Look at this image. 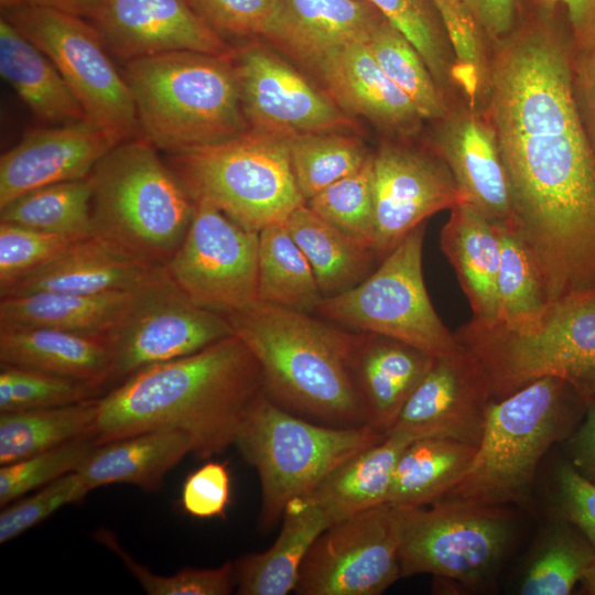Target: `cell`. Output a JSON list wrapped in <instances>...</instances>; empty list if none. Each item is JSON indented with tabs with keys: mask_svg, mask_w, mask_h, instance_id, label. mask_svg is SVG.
<instances>
[{
	"mask_svg": "<svg viewBox=\"0 0 595 595\" xmlns=\"http://www.w3.org/2000/svg\"><path fill=\"white\" fill-rule=\"evenodd\" d=\"M230 497V477L225 463L210 461L185 479L181 505L195 518L225 516Z\"/></svg>",
	"mask_w": 595,
	"mask_h": 595,
	"instance_id": "f907efd6",
	"label": "cell"
},
{
	"mask_svg": "<svg viewBox=\"0 0 595 595\" xmlns=\"http://www.w3.org/2000/svg\"><path fill=\"white\" fill-rule=\"evenodd\" d=\"M359 333L354 380L366 423L387 434L435 357L396 338Z\"/></svg>",
	"mask_w": 595,
	"mask_h": 595,
	"instance_id": "d4e9b609",
	"label": "cell"
},
{
	"mask_svg": "<svg viewBox=\"0 0 595 595\" xmlns=\"http://www.w3.org/2000/svg\"><path fill=\"white\" fill-rule=\"evenodd\" d=\"M0 74L40 120L52 126L87 120L52 61L3 17Z\"/></svg>",
	"mask_w": 595,
	"mask_h": 595,
	"instance_id": "4dcf8cb0",
	"label": "cell"
},
{
	"mask_svg": "<svg viewBox=\"0 0 595 595\" xmlns=\"http://www.w3.org/2000/svg\"><path fill=\"white\" fill-rule=\"evenodd\" d=\"M547 11L565 8L571 26V40L576 53L595 43V0H536Z\"/></svg>",
	"mask_w": 595,
	"mask_h": 595,
	"instance_id": "db71d44e",
	"label": "cell"
},
{
	"mask_svg": "<svg viewBox=\"0 0 595 595\" xmlns=\"http://www.w3.org/2000/svg\"><path fill=\"white\" fill-rule=\"evenodd\" d=\"M100 390L75 379L1 365L0 412L46 409L95 398Z\"/></svg>",
	"mask_w": 595,
	"mask_h": 595,
	"instance_id": "ee69618b",
	"label": "cell"
},
{
	"mask_svg": "<svg viewBox=\"0 0 595 595\" xmlns=\"http://www.w3.org/2000/svg\"><path fill=\"white\" fill-rule=\"evenodd\" d=\"M383 19L368 0H279L266 37L314 68L331 53L367 42Z\"/></svg>",
	"mask_w": 595,
	"mask_h": 595,
	"instance_id": "7402d4cb",
	"label": "cell"
},
{
	"mask_svg": "<svg viewBox=\"0 0 595 595\" xmlns=\"http://www.w3.org/2000/svg\"><path fill=\"white\" fill-rule=\"evenodd\" d=\"M95 538L121 559L123 565L150 595H228L236 589L234 563L213 569H183L172 575H156L138 563L108 529Z\"/></svg>",
	"mask_w": 595,
	"mask_h": 595,
	"instance_id": "bcb514c9",
	"label": "cell"
},
{
	"mask_svg": "<svg viewBox=\"0 0 595 595\" xmlns=\"http://www.w3.org/2000/svg\"><path fill=\"white\" fill-rule=\"evenodd\" d=\"M258 301L306 312L316 311L323 294L313 269L284 223L259 231Z\"/></svg>",
	"mask_w": 595,
	"mask_h": 595,
	"instance_id": "d590c367",
	"label": "cell"
},
{
	"mask_svg": "<svg viewBox=\"0 0 595 595\" xmlns=\"http://www.w3.org/2000/svg\"><path fill=\"white\" fill-rule=\"evenodd\" d=\"M367 44L382 71L412 100L423 119L441 120L448 113L444 90L397 28L383 19Z\"/></svg>",
	"mask_w": 595,
	"mask_h": 595,
	"instance_id": "ab89813d",
	"label": "cell"
},
{
	"mask_svg": "<svg viewBox=\"0 0 595 595\" xmlns=\"http://www.w3.org/2000/svg\"><path fill=\"white\" fill-rule=\"evenodd\" d=\"M150 268L91 235L78 239L45 264L18 279L0 298L33 293L101 294L129 291Z\"/></svg>",
	"mask_w": 595,
	"mask_h": 595,
	"instance_id": "cb8c5ba5",
	"label": "cell"
},
{
	"mask_svg": "<svg viewBox=\"0 0 595 595\" xmlns=\"http://www.w3.org/2000/svg\"><path fill=\"white\" fill-rule=\"evenodd\" d=\"M314 69L343 110L394 133L411 134L420 128L423 117L382 71L367 42L331 53Z\"/></svg>",
	"mask_w": 595,
	"mask_h": 595,
	"instance_id": "603a6c76",
	"label": "cell"
},
{
	"mask_svg": "<svg viewBox=\"0 0 595 595\" xmlns=\"http://www.w3.org/2000/svg\"><path fill=\"white\" fill-rule=\"evenodd\" d=\"M554 502L560 518L577 527L595 547V484L564 461L554 475Z\"/></svg>",
	"mask_w": 595,
	"mask_h": 595,
	"instance_id": "816d5d0a",
	"label": "cell"
},
{
	"mask_svg": "<svg viewBox=\"0 0 595 595\" xmlns=\"http://www.w3.org/2000/svg\"><path fill=\"white\" fill-rule=\"evenodd\" d=\"M570 463L595 484V399L588 404L584 418L565 440Z\"/></svg>",
	"mask_w": 595,
	"mask_h": 595,
	"instance_id": "11a10c76",
	"label": "cell"
},
{
	"mask_svg": "<svg viewBox=\"0 0 595 595\" xmlns=\"http://www.w3.org/2000/svg\"><path fill=\"white\" fill-rule=\"evenodd\" d=\"M386 435L369 424L314 422L280 407L267 394L261 397L235 444L259 476L260 528L271 530L291 501L306 496L333 469Z\"/></svg>",
	"mask_w": 595,
	"mask_h": 595,
	"instance_id": "9c48e42d",
	"label": "cell"
},
{
	"mask_svg": "<svg viewBox=\"0 0 595 595\" xmlns=\"http://www.w3.org/2000/svg\"><path fill=\"white\" fill-rule=\"evenodd\" d=\"M414 440L408 434L388 433L342 463L299 499L321 507L333 522L387 504L396 464Z\"/></svg>",
	"mask_w": 595,
	"mask_h": 595,
	"instance_id": "f546056e",
	"label": "cell"
},
{
	"mask_svg": "<svg viewBox=\"0 0 595 595\" xmlns=\"http://www.w3.org/2000/svg\"><path fill=\"white\" fill-rule=\"evenodd\" d=\"M264 394L257 359L231 334L193 354L143 368L98 398L93 437L101 445L175 429L191 437L193 454L210 458L236 444Z\"/></svg>",
	"mask_w": 595,
	"mask_h": 595,
	"instance_id": "7a4b0ae2",
	"label": "cell"
},
{
	"mask_svg": "<svg viewBox=\"0 0 595 595\" xmlns=\"http://www.w3.org/2000/svg\"><path fill=\"white\" fill-rule=\"evenodd\" d=\"M3 18L52 61L87 120L122 141L141 136L130 88L93 23L72 13L29 4L4 10Z\"/></svg>",
	"mask_w": 595,
	"mask_h": 595,
	"instance_id": "7c38bea8",
	"label": "cell"
},
{
	"mask_svg": "<svg viewBox=\"0 0 595 595\" xmlns=\"http://www.w3.org/2000/svg\"><path fill=\"white\" fill-rule=\"evenodd\" d=\"M140 132L166 153L217 143L248 129L229 57L178 51L125 62Z\"/></svg>",
	"mask_w": 595,
	"mask_h": 595,
	"instance_id": "8992f818",
	"label": "cell"
},
{
	"mask_svg": "<svg viewBox=\"0 0 595 595\" xmlns=\"http://www.w3.org/2000/svg\"><path fill=\"white\" fill-rule=\"evenodd\" d=\"M131 290L101 294L33 293L0 299V326L45 327L106 337L130 300Z\"/></svg>",
	"mask_w": 595,
	"mask_h": 595,
	"instance_id": "d6a6232c",
	"label": "cell"
},
{
	"mask_svg": "<svg viewBox=\"0 0 595 595\" xmlns=\"http://www.w3.org/2000/svg\"><path fill=\"white\" fill-rule=\"evenodd\" d=\"M425 223L408 234L357 285L323 296L316 311L331 322L399 339L442 357L461 349L433 307L423 278Z\"/></svg>",
	"mask_w": 595,
	"mask_h": 595,
	"instance_id": "30bf717a",
	"label": "cell"
},
{
	"mask_svg": "<svg viewBox=\"0 0 595 595\" xmlns=\"http://www.w3.org/2000/svg\"><path fill=\"white\" fill-rule=\"evenodd\" d=\"M227 318L257 359L273 402L327 425L367 424L351 370L360 333L261 301Z\"/></svg>",
	"mask_w": 595,
	"mask_h": 595,
	"instance_id": "3957f363",
	"label": "cell"
},
{
	"mask_svg": "<svg viewBox=\"0 0 595 595\" xmlns=\"http://www.w3.org/2000/svg\"><path fill=\"white\" fill-rule=\"evenodd\" d=\"M470 107L441 119L435 154L454 176L466 203L495 224H512L511 193L498 142L488 119Z\"/></svg>",
	"mask_w": 595,
	"mask_h": 595,
	"instance_id": "44dd1931",
	"label": "cell"
},
{
	"mask_svg": "<svg viewBox=\"0 0 595 595\" xmlns=\"http://www.w3.org/2000/svg\"><path fill=\"white\" fill-rule=\"evenodd\" d=\"M101 0H22L23 6L51 8L90 19Z\"/></svg>",
	"mask_w": 595,
	"mask_h": 595,
	"instance_id": "6f0895ef",
	"label": "cell"
},
{
	"mask_svg": "<svg viewBox=\"0 0 595 595\" xmlns=\"http://www.w3.org/2000/svg\"><path fill=\"white\" fill-rule=\"evenodd\" d=\"M87 494L78 473L74 472L12 501L0 513V543L15 539L62 507L83 500Z\"/></svg>",
	"mask_w": 595,
	"mask_h": 595,
	"instance_id": "c3c4849f",
	"label": "cell"
},
{
	"mask_svg": "<svg viewBox=\"0 0 595 595\" xmlns=\"http://www.w3.org/2000/svg\"><path fill=\"white\" fill-rule=\"evenodd\" d=\"M572 47L551 17L524 22L498 41L485 95L512 225L550 299L595 291V150L574 101Z\"/></svg>",
	"mask_w": 595,
	"mask_h": 595,
	"instance_id": "6da1fadb",
	"label": "cell"
},
{
	"mask_svg": "<svg viewBox=\"0 0 595 595\" xmlns=\"http://www.w3.org/2000/svg\"><path fill=\"white\" fill-rule=\"evenodd\" d=\"M372 156L358 170L332 183L305 203L321 217L374 246Z\"/></svg>",
	"mask_w": 595,
	"mask_h": 595,
	"instance_id": "7bdbcfd3",
	"label": "cell"
},
{
	"mask_svg": "<svg viewBox=\"0 0 595 595\" xmlns=\"http://www.w3.org/2000/svg\"><path fill=\"white\" fill-rule=\"evenodd\" d=\"M194 202L188 230L164 269L193 303L227 317L258 301L259 232L207 201Z\"/></svg>",
	"mask_w": 595,
	"mask_h": 595,
	"instance_id": "5bb4252c",
	"label": "cell"
},
{
	"mask_svg": "<svg viewBox=\"0 0 595 595\" xmlns=\"http://www.w3.org/2000/svg\"><path fill=\"white\" fill-rule=\"evenodd\" d=\"M402 577L396 509L389 504L332 522L309 550L299 595H379Z\"/></svg>",
	"mask_w": 595,
	"mask_h": 595,
	"instance_id": "9a60e30c",
	"label": "cell"
},
{
	"mask_svg": "<svg viewBox=\"0 0 595 595\" xmlns=\"http://www.w3.org/2000/svg\"><path fill=\"white\" fill-rule=\"evenodd\" d=\"M121 141L89 120L29 132L0 158V207L34 188L88 177Z\"/></svg>",
	"mask_w": 595,
	"mask_h": 595,
	"instance_id": "ffe728a7",
	"label": "cell"
},
{
	"mask_svg": "<svg viewBox=\"0 0 595 595\" xmlns=\"http://www.w3.org/2000/svg\"><path fill=\"white\" fill-rule=\"evenodd\" d=\"M374 247L382 260L433 214L465 203L454 176L436 154L385 143L372 156Z\"/></svg>",
	"mask_w": 595,
	"mask_h": 595,
	"instance_id": "e0dca14e",
	"label": "cell"
},
{
	"mask_svg": "<svg viewBox=\"0 0 595 595\" xmlns=\"http://www.w3.org/2000/svg\"><path fill=\"white\" fill-rule=\"evenodd\" d=\"M496 225L500 240L497 323L511 331H523L541 318L550 302L531 255L515 226L511 223Z\"/></svg>",
	"mask_w": 595,
	"mask_h": 595,
	"instance_id": "74e56055",
	"label": "cell"
},
{
	"mask_svg": "<svg viewBox=\"0 0 595 595\" xmlns=\"http://www.w3.org/2000/svg\"><path fill=\"white\" fill-rule=\"evenodd\" d=\"M284 224L309 260L323 296L357 285L381 261L370 242L329 223L306 203Z\"/></svg>",
	"mask_w": 595,
	"mask_h": 595,
	"instance_id": "1f68e13d",
	"label": "cell"
},
{
	"mask_svg": "<svg viewBox=\"0 0 595 595\" xmlns=\"http://www.w3.org/2000/svg\"><path fill=\"white\" fill-rule=\"evenodd\" d=\"M467 7L482 31L499 41L513 29L516 0H466Z\"/></svg>",
	"mask_w": 595,
	"mask_h": 595,
	"instance_id": "9f6ffc18",
	"label": "cell"
},
{
	"mask_svg": "<svg viewBox=\"0 0 595 595\" xmlns=\"http://www.w3.org/2000/svg\"><path fill=\"white\" fill-rule=\"evenodd\" d=\"M415 47L437 85L454 80L455 55L433 0H368Z\"/></svg>",
	"mask_w": 595,
	"mask_h": 595,
	"instance_id": "b9f144b4",
	"label": "cell"
},
{
	"mask_svg": "<svg viewBox=\"0 0 595 595\" xmlns=\"http://www.w3.org/2000/svg\"><path fill=\"white\" fill-rule=\"evenodd\" d=\"M97 446L93 436H84L26 458L1 465V507L67 474L78 472Z\"/></svg>",
	"mask_w": 595,
	"mask_h": 595,
	"instance_id": "f6af8a7d",
	"label": "cell"
},
{
	"mask_svg": "<svg viewBox=\"0 0 595 595\" xmlns=\"http://www.w3.org/2000/svg\"><path fill=\"white\" fill-rule=\"evenodd\" d=\"M0 364L87 382L110 385L112 356L106 337L45 327L0 326Z\"/></svg>",
	"mask_w": 595,
	"mask_h": 595,
	"instance_id": "484cf974",
	"label": "cell"
},
{
	"mask_svg": "<svg viewBox=\"0 0 595 595\" xmlns=\"http://www.w3.org/2000/svg\"><path fill=\"white\" fill-rule=\"evenodd\" d=\"M188 453H193V443L186 433L151 430L98 445L77 473L87 493L111 484L154 491Z\"/></svg>",
	"mask_w": 595,
	"mask_h": 595,
	"instance_id": "83f0119b",
	"label": "cell"
},
{
	"mask_svg": "<svg viewBox=\"0 0 595 595\" xmlns=\"http://www.w3.org/2000/svg\"><path fill=\"white\" fill-rule=\"evenodd\" d=\"M98 398L62 407L0 412V465L93 436Z\"/></svg>",
	"mask_w": 595,
	"mask_h": 595,
	"instance_id": "e575fe53",
	"label": "cell"
},
{
	"mask_svg": "<svg viewBox=\"0 0 595 595\" xmlns=\"http://www.w3.org/2000/svg\"><path fill=\"white\" fill-rule=\"evenodd\" d=\"M89 20L125 62L178 51L232 53L190 0H101Z\"/></svg>",
	"mask_w": 595,
	"mask_h": 595,
	"instance_id": "d6986e66",
	"label": "cell"
},
{
	"mask_svg": "<svg viewBox=\"0 0 595 595\" xmlns=\"http://www.w3.org/2000/svg\"><path fill=\"white\" fill-rule=\"evenodd\" d=\"M317 505L291 501L282 527L266 551L240 556L234 562L239 595H286L295 589L303 561L317 537L332 523Z\"/></svg>",
	"mask_w": 595,
	"mask_h": 595,
	"instance_id": "f1b7e54d",
	"label": "cell"
},
{
	"mask_svg": "<svg viewBox=\"0 0 595 595\" xmlns=\"http://www.w3.org/2000/svg\"><path fill=\"white\" fill-rule=\"evenodd\" d=\"M93 235L130 258L161 268L181 246L195 202L142 136L123 140L88 175Z\"/></svg>",
	"mask_w": 595,
	"mask_h": 595,
	"instance_id": "5b68a950",
	"label": "cell"
},
{
	"mask_svg": "<svg viewBox=\"0 0 595 595\" xmlns=\"http://www.w3.org/2000/svg\"><path fill=\"white\" fill-rule=\"evenodd\" d=\"M455 335L479 363L494 400L544 377L565 380L588 404L595 399V291L550 302L523 331L470 320Z\"/></svg>",
	"mask_w": 595,
	"mask_h": 595,
	"instance_id": "52a82bcc",
	"label": "cell"
},
{
	"mask_svg": "<svg viewBox=\"0 0 595 595\" xmlns=\"http://www.w3.org/2000/svg\"><path fill=\"white\" fill-rule=\"evenodd\" d=\"M439 13L446 10H469L466 0H433Z\"/></svg>",
	"mask_w": 595,
	"mask_h": 595,
	"instance_id": "680465c9",
	"label": "cell"
},
{
	"mask_svg": "<svg viewBox=\"0 0 595 595\" xmlns=\"http://www.w3.org/2000/svg\"><path fill=\"white\" fill-rule=\"evenodd\" d=\"M90 195L88 177L41 186L0 207V221L86 238L93 235Z\"/></svg>",
	"mask_w": 595,
	"mask_h": 595,
	"instance_id": "8d00e7d4",
	"label": "cell"
},
{
	"mask_svg": "<svg viewBox=\"0 0 595 595\" xmlns=\"http://www.w3.org/2000/svg\"><path fill=\"white\" fill-rule=\"evenodd\" d=\"M440 247L469 302L472 318L484 324L497 322L500 263L497 225L470 204L461 203L451 209L441 229Z\"/></svg>",
	"mask_w": 595,
	"mask_h": 595,
	"instance_id": "4316f807",
	"label": "cell"
},
{
	"mask_svg": "<svg viewBox=\"0 0 595 595\" xmlns=\"http://www.w3.org/2000/svg\"><path fill=\"white\" fill-rule=\"evenodd\" d=\"M78 239L0 221V292Z\"/></svg>",
	"mask_w": 595,
	"mask_h": 595,
	"instance_id": "7dc6e473",
	"label": "cell"
},
{
	"mask_svg": "<svg viewBox=\"0 0 595 595\" xmlns=\"http://www.w3.org/2000/svg\"><path fill=\"white\" fill-rule=\"evenodd\" d=\"M289 147L295 182L305 202L358 170L371 155L359 139L340 131L299 134L290 138Z\"/></svg>",
	"mask_w": 595,
	"mask_h": 595,
	"instance_id": "60d3db41",
	"label": "cell"
},
{
	"mask_svg": "<svg viewBox=\"0 0 595 595\" xmlns=\"http://www.w3.org/2000/svg\"><path fill=\"white\" fill-rule=\"evenodd\" d=\"M595 561V547L573 523H552L521 580L523 595H567Z\"/></svg>",
	"mask_w": 595,
	"mask_h": 595,
	"instance_id": "f35d334b",
	"label": "cell"
},
{
	"mask_svg": "<svg viewBox=\"0 0 595 595\" xmlns=\"http://www.w3.org/2000/svg\"><path fill=\"white\" fill-rule=\"evenodd\" d=\"M580 583L582 584V593L595 595V561L586 571Z\"/></svg>",
	"mask_w": 595,
	"mask_h": 595,
	"instance_id": "91938a15",
	"label": "cell"
},
{
	"mask_svg": "<svg viewBox=\"0 0 595 595\" xmlns=\"http://www.w3.org/2000/svg\"><path fill=\"white\" fill-rule=\"evenodd\" d=\"M493 400L484 370L461 346L434 358L387 434L445 437L478 446Z\"/></svg>",
	"mask_w": 595,
	"mask_h": 595,
	"instance_id": "ac0fdd59",
	"label": "cell"
},
{
	"mask_svg": "<svg viewBox=\"0 0 595 595\" xmlns=\"http://www.w3.org/2000/svg\"><path fill=\"white\" fill-rule=\"evenodd\" d=\"M231 334L225 315L193 303L164 267L155 268L131 290L125 312L106 336L112 356L110 383L198 351Z\"/></svg>",
	"mask_w": 595,
	"mask_h": 595,
	"instance_id": "4fadbf2b",
	"label": "cell"
},
{
	"mask_svg": "<svg viewBox=\"0 0 595 595\" xmlns=\"http://www.w3.org/2000/svg\"><path fill=\"white\" fill-rule=\"evenodd\" d=\"M196 12L217 32L266 36L277 15L279 0H190Z\"/></svg>",
	"mask_w": 595,
	"mask_h": 595,
	"instance_id": "681fc988",
	"label": "cell"
},
{
	"mask_svg": "<svg viewBox=\"0 0 595 595\" xmlns=\"http://www.w3.org/2000/svg\"><path fill=\"white\" fill-rule=\"evenodd\" d=\"M230 60L250 128L292 138L351 126L328 94L270 51L248 45L232 51Z\"/></svg>",
	"mask_w": 595,
	"mask_h": 595,
	"instance_id": "2e32d148",
	"label": "cell"
},
{
	"mask_svg": "<svg viewBox=\"0 0 595 595\" xmlns=\"http://www.w3.org/2000/svg\"><path fill=\"white\" fill-rule=\"evenodd\" d=\"M572 87L580 119L595 150V43L574 58Z\"/></svg>",
	"mask_w": 595,
	"mask_h": 595,
	"instance_id": "f5cc1de1",
	"label": "cell"
},
{
	"mask_svg": "<svg viewBox=\"0 0 595 595\" xmlns=\"http://www.w3.org/2000/svg\"><path fill=\"white\" fill-rule=\"evenodd\" d=\"M290 138L248 128L208 145L166 153L191 197L204 199L259 232L305 203L293 174Z\"/></svg>",
	"mask_w": 595,
	"mask_h": 595,
	"instance_id": "ba28073f",
	"label": "cell"
},
{
	"mask_svg": "<svg viewBox=\"0 0 595 595\" xmlns=\"http://www.w3.org/2000/svg\"><path fill=\"white\" fill-rule=\"evenodd\" d=\"M476 451L477 445L453 439L412 441L396 464L387 504L410 509L439 500L461 480Z\"/></svg>",
	"mask_w": 595,
	"mask_h": 595,
	"instance_id": "836d02e7",
	"label": "cell"
},
{
	"mask_svg": "<svg viewBox=\"0 0 595 595\" xmlns=\"http://www.w3.org/2000/svg\"><path fill=\"white\" fill-rule=\"evenodd\" d=\"M587 407L572 385L556 377L493 400L470 466L439 500L502 507L526 502L542 457L573 433Z\"/></svg>",
	"mask_w": 595,
	"mask_h": 595,
	"instance_id": "277c9868",
	"label": "cell"
},
{
	"mask_svg": "<svg viewBox=\"0 0 595 595\" xmlns=\"http://www.w3.org/2000/svg\"><path fill=\"white\" fill-rule=\"evenodd\" d=\"M394 509L402 577L431 574L483 587L499 570L513 540L507 507L441 499L428 509Z\"/></svg>",
	"mask_w": 595,
	"mask_h": 595,
	"instance_id": "8fae6325",
	"label": "cell"
}]
</instances>
